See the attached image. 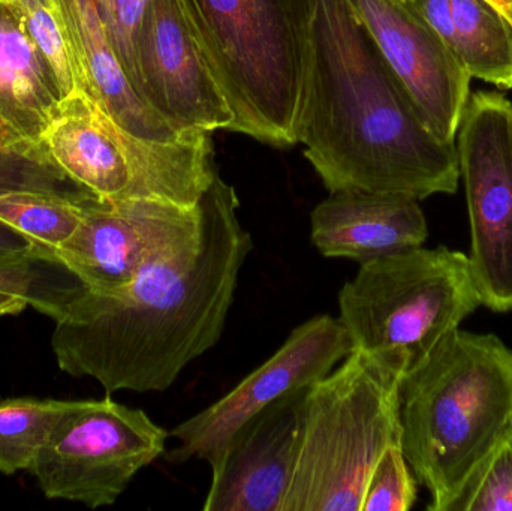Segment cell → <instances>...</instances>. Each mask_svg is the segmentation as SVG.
<instances>
[{
  "label": "cell",
  "mask_w": 512,
  "mask_h": 511,
  "mask_svg": "<svg viewBox=\"0 0 512 511\" xmlns=\"http://www.w3.org/2000/svg\"><path fill=\"white\" fill-rule=\"evenodd\" d=\"M400 444L430 511H448L512 432V350L456 330L400 381Z\"/></svg>",
  "instance_id": "3957f363"
},
{
  "label": "cell",
  "mask_w": 512,
  "mask_h": 511,
  "mask_svg": "<svg viewBox=\"0 0 512 511\" xmlns=\"http://www.w3.org/2000/svg\"><path fill=\"white\" fill-rule=\"evenodd\" d=\"M26 308H29V302L23 297L0 291V317L21 314Z\"/></svg>",
  "instance_id": "484cf974"
},
{
  "label": "cell",
  "mask_w": 512,
  "mask_h": 511,
  "mask_svg": "<svg viewBox=\"0 0 512 511\" xmlns=\"http://www.w3.org/2000/svg\"><path fill=\"white\" fill-rule=\"evenodd\" d=\"M42 149L75 188L108 203L153 200L197 207L219 173L209 132L194 131L176 143L146 140L83 92L59 102Z\"/></svg>",
  "instance_id": "52a82bcc"
},
{
  "label": "cell",
  "mask_w": 512,
  "mask_h": 511,
  "mask_svg": "<svg viewBox=\"0 0 512 511\" xmlns=\"http://www.w3.org/2000/svg\"><path fill=\"white\" fill-rule=\"evenodd\" d=\"M417 498L418 482L403 455L402 444H391L370 471L361 511H409Z\"/></svg>",
  "instance_id": "7402d4cb"
},
{
  "label": "cell",
  "mask_w": 512,
  "mask_h": 511,
  "mask_svg": "<svg viewBox=\"0 0 512 511\" xmlns=\"http://www.w3.org/2000/svg\"><path fill=\"white\" fill-rule=\"evenodd\" d=\"M170 432L143 410L86 399L60 423L29 473L48 500L113 506L143 468L164 456Z\"/></svg>",
  "instance_id": "ba28073f"
},
{
  "label": "cell",
  "mask_w": 512,
  "mask_h": 511,
  "mask_svg": "<svg viewBox=\"0 0 512 511\" xmlns=\"http://www.w3.org/2000/svg\"><path fill=\"white\" fill-rule=\"evenodd\" d=\"M480 306L468 255L418 246L360 264L340 290L337 320L354 350L405 375Z\"/></svg>",
  "instance_id": "8992f818"
},
{
  "label": "cell",
  "mask_w": 512,
  "mask_h": 511,
  "mask_svg": "<svg viewBox=\"0 0 512 511\" xmlns=\"http://www.w3.org/2000/svg\"><path fill=\"white\" fill-rule=\"evenodd\" d=\"M298 143L330 194H456V144L418 113L349 0H313Z\"/></svg>",
  "instance_id": "7a4b0ae2"
},
{
  "label": "cell",
  "mask_w": 512,
  "mask_h": 511,
  "mask_svg": "<svg viewBox=\"0 0 512 511\" xmlns=\"http://www.w3.org/2000/svg\"><path fill=\"white\" fill-rule=\"evenodd\" d=\"M239 207L236 189L216 174L191 237L120 290L78 288L53 320L51 348L59 368L93 378L107 393L170 389L224 333L254 248Z\"/></svg>",
  "instance_id": "6da1fadb"
},
{
  "label": "cell",
  "mask_w": 512,
  "mask_h": 511,
  "mask_svg": "<svg viewBox=\"0 0 512 511\" xmlns=\"http://www.w3.org/2000/svg\"><path fill=\"white\" fill-rule=\"evenodd\" d=\"M63 32L84 80L87 95L126 131L158 143H176L177 132L138 95L114 53L95 0H54Z\"/></svg>",
  "instance_id": "e0dca14e"
},
{
  "label": "cell",
  "mask_w": 512,
  "mask_h": 511,
  "mask_svg": "<svg viewBox=\"0 0 512 511\" xmlns=\"http://www.w3.org/2000/svg\"><path fill=\"white\" fill-rule=\"evenodd\" d=\"M510 2L512 3V0H510Z\"/></svg>",
  "instance_id": "f546056e"
},
{
  "label": "cell",
  "mask_w": 512,
  "mask_h": 511,
  "mask_svg": "<svg viewBox=\"0 0 512 511\" xmlns=\"http://www.w3.org/2000/svg\"><path fill=\"white\" fill-rule=\"evenodd\" d=\"M310 387L277 399L237 432L212 473L204 511H283Z\"/></svg>",
  "instance_id": "5bb4252c"
},
{
  "label": "cell",
  "mask_w": 512,
  "mask_h": 511,
  "mask_svg": "<svg viewBox=\"0 0 512 511\" xmlns=\"http://www.w3.org/2000/svg\"><path fill=\"white\" fill-rule=\"evenodd\" d=\"M60 264L29 254L0 252V291L23 297L30 308L51 320L62 311L69 297L81 287L75 278H60Z\"/></svg>",
  "instance_id": "44dd1931"
},
{
  "label": "cell",
  "mask_w": 512,
  "mask_h": 511,
  "mask_svg": "<svg viewBox=\"0 0 512 511\" xmlns=\"http://www.w3.org/2000/svg\"><path fill=\"white\" fill-rule=\"evenodd\" d=\"M354 351L337 318L316 315L292 330L282 347L228 395L170 432L177 441L165 461L179 465L198 459L219 470L237 432L268 405L327 377Z\"/></svg>",
  "instance_id": "30bf717a"
},
{
  "label": "cell",
  "mask_w": 512,
  "mask_h": 511,
  "mask_svg": "<svg viewBox=\"0 0 512 511\" xmlns=\"http://www.w3.org/2000/svg\"><path fill=\"white\" fill-rule=\"evenodd\" d=\"M201 210L165 201L108 203L89 194L83 221L54 252V261L81 287L111 293L191 237L200 227Z\"/></svg>",
  "instance_id": "8fae6325"
},
{
  "label": "cell",
  "mask_w": 512,
  "mask_h": 511,
  "mask_svg": "<svg viewBox=\"0 0 512 511\" xmlns=\"http://www.w3.org/2000/svg\"><path fill=\"white\" fill-rule=\"evenodd\" d=\"M454 50L472 78L512 89V23L490 0H451Z\"/></svg>",
  "instance_id": "d6986e66"
},
{
  "label": "cell",
  "mask_w": 512,
  "mask_h": 511,
  "mask_svg": "<svg viewBox=\"0 0 512 511\" xmlns=\"http://www.w3.org/2000/svg\"><path fill=\"white\" fill-rule=\"evenodd\" d=\"M60 101L59 86L23 15L0 0V153L53 165L42 149V135Z\"/></svg>",
  "instance_id": "2e32d148"
},
{
  "label": "cell",
  "mask_w": 512,
  "mask_h": 511,
  "mask_svg": "<svg viewBox=\"0 0 512 511\" xmlns=\"http://www.w3.org/2000/svg\"><path fill=\"white\" fill-rule=\"evenodd\" d=\"M3 2L14 6V8L18 9L24 17V15L35 11V9L41 8V6L51 5L54 0H3Z\"/></svg>",
  "instance_id": "4316f807"
},
{
  "label": "cell",
  "mask_w": 512,
  "mask_h": 511,
  "mask_svg": "<svg viewBox=\"0 0 512 511\" xmlns=\"http://www.w3.org/2000/svg\"><path fill=\"white\" fill-rule=\"evenodd\" d=\"M448 511H512V432Z\"/></svg>",
  "instance_id": "603a6c76"
},
{
  "label": "cell",
  "mask_w": 512,
  "mask_h": 511,
  "mask_svg": "<svg viewBox=\"0 0 512 511\" xmlns=\"http://www.w3.org/2000/svg\"><path fill=\"white\" fill-rule=\"evenodd\" d=\"M349 3L424 122L456 144L472 80L459 56L405 0Z\"/></svg>",
  "instance_id": "4fadbf2b"
},
{
  "label": "cell",
  "mask_w": 512,
  "mask_h": 511,
  "mask_svg": "<svg viewBox=\"0 0 512 511\" xmlns=\"http://www.w3.org/2000/svg\"><path fill=\"white\" fill-rule=\"evenodd\" d=\"M471 222V261L484 308L512 311V102L469 96L456 137Z\"/></svg>",
  "instance_id": "9c48e42d"
},
{
  "label": "cell",
  "mask_w": 512,
  "mask_h": 511,
  "mask_svg": "<svg viewBox=\"0 0 512 511\" xmlns=\"http://www.w3.org/2000/svg\"><path fill=\"white\" fill-rule=\"evenodd\" d=\"M490 2H492L493 5L498 6V8L501 9L508 18H510L512 23V3L510 0H490Z\"/></svg>",
  "instance_id": "83f0119b"
},
{
  "label": "cell",
  "mask_w": 512,
  "mask_h": 511,
  "mask_svg": "<svg viewBox=\"0 0 512 511\" xmlns=\"http://www.w3.org/2000/svg\"><path fill=\"white\" fill-rule=\"evenodd\" d=\"M80 401L14 398L0 401V474L29 471L60 423Z\"/></svg>",
  "instance_id": "ffe728a7"
},
{
  "label": "cell",
  "mask_w": 512,
  "mask_h": 511,
  "mask_svg": "<svg viewBox=\"0 0 512 511\" xmlns=\"http://www.w3.org/2000/svg\"><path fill=\"white\" fill-rule=\"evenodd\" d=\"M87 197V192L57 186L2 188L0 222L23 236L39 258L54 261V252L83 221Z\"/></svg>",
  "instance_id": "ac0fdd59"
},
{
  "label": "cell",
  "mask_w": 512,
  "mask_h": 511,
  "mask_svg": "<svg viewBox=\"0 0 512 511\" xmlns=\"http://www.w3.org/2000/svg\"><path fill=\"white\" fill-rule=\"evenodd\" d=\"M138 93L177 132L231 129L234 113L182 0H150L137 39Z\"/></svg>",
  "instance_id": "7c38bea8"
},
{
  "label": "cell",
  "mask_w": 512,
  "mask_h": 511,
  "mask_svg": "<svg viewBox=\"0 0 512 511\" xmlns=\"http://www.w3.org/2000/svg\"><path fill=\"white\" fill-rule=\"evenodd\" d=\"M405 2H409V0H405Z\"/></svg>",
  "instance_id": "f1b7e54d"
},
{
  "label": "cell",
  "mask_w": 512,
  "mask_h": 511,
  "mask_svg": "<svg viewBox=\"0 0 512 511\" xmlns=\"http://www.w3.org/2000/svg\"><path fill=\"white\" fill-rule=\"evenodd\" d=\"M402 377L385 360L354 350L310 387L283 511H361L370 471L400 443Z\"/></svg>",
  "instance_id": "5b68a950"
},
{
  "label": "cell",
  "mask_w": 512,
  "mask_h": 511,
  "mask_svg": "<svg viewBox=\"0 0 512 511\" xmlns=\"http://www.w3.org/2000/svg\"><path fill=\"white\" fill-rule=\"evenodd\" d=\"M95 3L114 53L138 93L137 39L150 0H95Z\"/></svg>",
  "instance_id": "cb8c5ba5"
},
{
  "label": "cell",
  "mask_w": 512,
  "mask_h": 511,
  "mask_svg": "<svg viewBox=\"0 0 512 511\" xmlns=\"http://www.w3.org/2000/svg\"><path fill=\"white\" fill-rule=\"evenodd\" d=\"M234 113L230 131L298 143L313 0H182Z\"/></svg>",
  "instance_id": "277c9868"
},
{
  "label": "cell",
  "mask_w": 512,
  "mask_h": 511,
  "mask_svg": "<svg viewBox=\"0 0 512 511\" xmlns=\"http://www.w3.org/2000/svg\"><path fill=\"white\" fill-rule=\"evenodd\" d=\"M310 224L324 257L358 264L418 248L429 237L420 203L402 195L334 192L313 209Z\"/></svg>",
  "instance_id": "9a60e30c"
},
{
  "label": "cell",
  "mask_w": 512,
  "mask_h": 511,
  "mask_svg": "<svg viewBox=\"0 0 512 511\" xmlns=\"http://www.w3.org/2000/svg\"><path fill=\"white\" fill-rule=\"evenodd\" d=\"M0 252H9V254H29L38 257V255L33 252L32 245H30L23 236L15 233L14 230L6 227L2 222H0Z\"/></svg>",
  "instance_id": "d4e9b609"
}]
</instances>
